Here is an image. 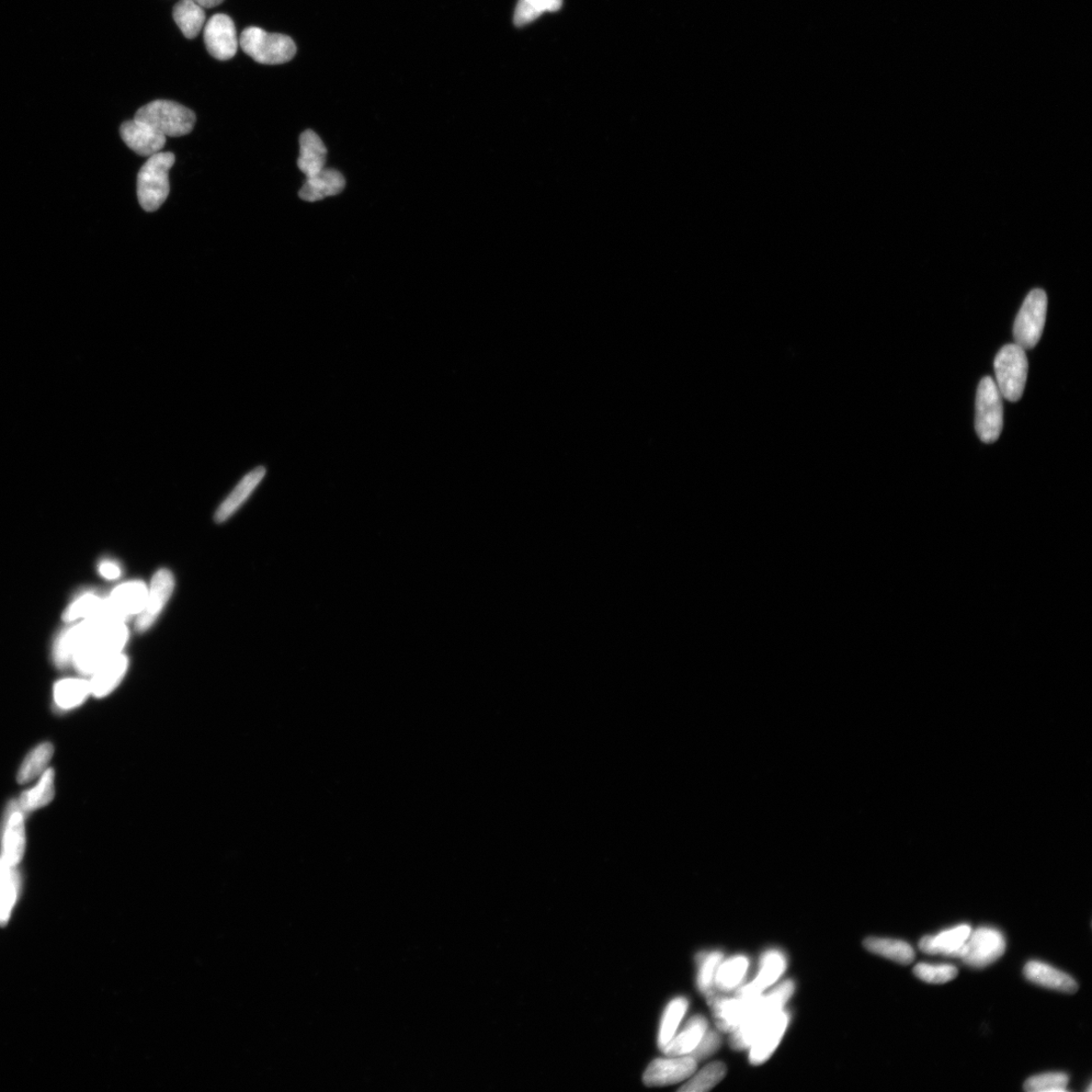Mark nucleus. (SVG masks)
<instances>
[{"label": "nucleus", "instance_id": "9b49d317", "mask_svg": "<svg viewBox=\"0 0 1092 1092\" xmlns=\"http://www.w3.org/2000/svg\"><path fill=\"white\" fill-rule=\"evenodd\" d=\"M764 996L727 998L716 993L707 996L716 1026L724 1033H733L753 1014Z\"/></svg>", "mask_w": 1092, "mask_h": 1092}, {"label": "nucleus", "instance_id": "aec40b11", "mask_svg": "<svg viewBox=\"0 0 1092 1092\" xmlns=\"http://www.w3.org/2000/svg\"><path fill=\"white\" fill-rule=\"evenodd\" d=\"M1023 975L1029 982L1053 991L1066 994H1074L1078 991V984L1071 975L1044 962H1028L1023 968Z\"/></svg>", "mask_w": 1092, "mask_h": 1092}, {"label": "nucleus", "instance_id": "79ce46f5", "mask_svg": "<svg viewBox=\"0 0 1092 1092\" xmlns=\"http://www.w3.org/2000/svg\"><path fill=\"white\" fill-rule=\"evenodd\" d=\"M99 573L108 579H116L121 576L120 567L111 562H104L99 566Z\"/></svg>", "mask_w": 1092, "mask_h": 1092}, {"label": "nucleus", "instance_id": "bb28decb", "mask_svg": "<svg viewBox=\"0 0 1092 1092\" xmlns=\"http://www.w3.org/2000/svg\"><path fill=\"white\" fill-rule=\"evenodd\" d=\"M20 891V878L15 867L0 858V927H6L10 918Z\"/></svg>", "mask_w": 1092, "mask_h": 1092}, {"label": "nucleus", "instance_id": "a19ab883", "mask_svg": "<svg viewBox=\"0 0 1092 1092\" xmlns=\"http://www.w3.org/2000/svg\"><path fill=\"white\" fill-rule=\"evenodd\" d=\"M526 2L540 8L542 13L545 11L554 13L562 8L564 0H526Z\"/></svg>", "mask_w": 1092, "mask_h": 1092}, {"label": "nucleus", "instance_id": "c9c22d12", "mask_svg": "<svg viewBox=\"0 0 1092 1092\" xmlns=\"http://www.w3.org/2000/svg\"><path fill=\"white\" fill-rule=\"evenodd\" d=\"M914 973L920 981L925 982L942 984L955 980L958 976V968L949 964L931 965L919 963L915 967Z\"/></svg>", "mask_w": 1092, "mask_h": 1092}, {"label": "nucleus", "instance_id": "f03ea898", "mask_svg": "<svg viewBox=\"0 0 1092 1092\" xmlns=\"http://www.w3.org/2000/svg\"><path fill=\"white\" fill-rule=\"evenodd\" d=\"M794 991V982L787 981L780 983L767 996H764L753 1014L732 1033V1048L738 1051L748 1049L758 1034L784 1009Z\"/></svg>", "mask_w": 1092, "mask_h": 1092}, {"label": "nucleus", "instance_id": "72a5a7b5", "mask_svg": "<svg viewBox=\"0 0 1092 1092\" xmlns=\"http://www.w3.org/2000/svg\"><path fill=\"white\" fill-rule=\"evenodd\" d=\"M722 959L723 954L720 951L704 952L697 956L699 966L697 985L699 991L705 996L715 993V976Z\"/></svg>", "mask_w": 1092, "mask_h": 1092}, {"label": "nucleus", "instance_id": "2eb2a0df", "mask_svg": "<svg viewBox=\"0 0 1092 1092\" xmlns=\"http://www.w3.org/2000/svg\"><path fill=\"white\" fill-rule=\"evenodd\" d=\"M26 849V828L24 812L17 802L9 807L3 830L2 858L8 866L16 867L24 857Z\"/></svg>", "mask_w": 1092, "mask_h": 1092}, {"label": "nucleus", "instance_id": "5701e85b", "mask_svg": "<svg viewBox=\"0 0 1092 1092\" xmlns=\"http://www.w3.org/2000/svg\"><path fill=\"white\" fill-rule=\"evenodd\" d=\"M128 666L129 659L123 654L112 657L106 664L100 666L89 682L91 694H94L97 697L107 696L108 694L119 685V682L127 672Z\"/></svg>", "mask_w": 1092, "mask_h": 1092}, {"label": "nucleus", "instance_id": "a878e982", "mask_svg": "<svg viewBox=\"0 0 1092 1092\" xmlns=\"http://www.w3.org/2000/svg\"><path fill=\"white\" fill-rule=\"evenodd\" d=\"M863 945L869 952L898 964L909 965L916 959L913 947L902 940L870 937L863 942Z\"/></svg>", "mask_w": 1092, "mask_h": 1092}, {"label": "nucleus", "instance_id": "4c0bfd02", "mask_svg": "<svg viewBox=\"0 0 1092 1092\" xmlns=\"http://www.w3.org/2000/svg\"><path fill=\"white\" fill-rule=\"evenodd\" d=\"M102 601L104 599L97 595L86 594L72 603L70 608L66 610L64 619L67 622H72L93 618L99 611Z\"/></svg>", "mask_w": 1092, "mask_h": 1092}, {"label": "nucleus", "instance_id": "b1692460", "mask_svg": "<svg viewBox=\"0 0 1092 1092\" xmlns=\"http://www.w3.org/2000/svg\"><path fill=\"white\" fill-rule=\"evenodd\" d=\"M708 1030V1020L701 1015L694 1016L679 1034H675L673 1039L664 1046L662 1051L670 1057L689 1055L696 1048Z\"/></svg>", "mask_w": 1092, "mask_h": 1092}, {"label": "nucleus", "instance_id": "20e7f679", "mask_svg": "<svg viewBox=\"0 0 1092 1092\" xmlns=\"http://www.w3.org/2000/svg\"><path fill=\"white\" fill-rule=\"evenodd\" d=\"M135 120L165 136H181L192 131L197 118L195 112L176 101L159 99L138 110Z\"/></svg>", "mask_w": 1092, "mask_h": 1092}, {"label": "nucleus", "instance_id": "dca6fc26", "mask_svg": "<svg viewBox=\"0 0 1092 1092\" xmlns=\"http://www.w3.org/2000/svg\"><path fill=\"white\" fill-rule=\"evenodd\" d=\"M788 1012L784 1009L761 1030L749 1046L748 1060L755 1066L767 1062L778 1048L789 1025Z\"/></svg>", "mask_w": 1092, "mask_h": 1092}, {"label": "nucleus", "instance_id": "ea45409f", "mask_svg": "<svg viewBox=\"0 0 1092 1092\" xmlns=\"http://www.w3.org/2000/svg\"><path fill=\"white\" fill-rule=\"evenodd\" d=\"M542 14L540 8L526 0H519L514 14V25L518 28L525 27L538 20Z\"/></svg>", "mask_w": 1092, "mask_h": 1092}, {"label": "nucleus", "instance_id": "f257e3e1", "mask_svg": "<svg viewBox=\"0 0 1092 1092\" xmlns=\"http://www.w3.org/2000/svg\"><path fill=\"white\" fill-rule=\"evenodd\" d=\"M129 639V630L124 623H115L102 628L79 647L72 663L79 672L93 675L110 659L122 654Z\"/></svg>", "mask_w": 1092, "mask_h": 1092}, {"label": "nucleus", "instance_id": "9d476101", "mask_svg": "<svg viewBox=\"0 0 1092 1092\" xmlns=\"http://www.w3.org/2000/svg\"><path fill=\"white\" fill-rule=\"evenodd\" d=\"M147 593L148 589L142 582L119 586L108 599L102 601L100 609L95 617L111 623H124L129 617L142 612Z\"/></svg>", "mask_w": 1092, "mask_h": 1092}, {"label": "nucleus", "instance_id": "e433bc0d", "mask_svg": "<svg viewBox=\"0 0 1092 1092\" xmlns=\"http://www.w3.org/2000/svg\"><path fill=\"white\" fill-rule=\"evenodd\" d=\"M1069 1076L1063 1072H1050L1033 1076L1023 1085L1028 1092H1064L1067 1090Z\"/></svg>", "mask_w": 1092, "mask_h": 1092}, {"label": "nucleus", "instance_id": "7c9ffc66", "mask_svg": "<svg viewBox=\"0 0 1092 1092\" xmlns=\"http://www.w3.org/2000/svg\"><path fill=\"white\" fill-rule=\"evenodd\" d=\"M688 1008L689 1003L685 997H677L668 1005L664 1012L661 1026H659L657 1037L659 1049H663L673 1039L682 1020L686 1015Z\"/></svg>", "mask_w": 1092, "mask_h": 1092}, {"label": "nucleus", "instance_id": "412c9836", "mask_svg": "<svg viewBox=\"0 0 1092 1092\" xmlns=\"http://www.w3.org/2000/svg\"><path fill=\"white\" fill-rule=\"evenodd\" d=\"M971 928L968 925H960L946 930H942L937 936H926L921 938L918 942V948L921 952L928 955H943L948 957H954L955 954L964 945L967 939L971 934Z\"/></svg>", "mask_w": 1092, "mask_h": 1092}, {"label": "nucleus", "instance_id": "f3484780", "mask_svg": "<svg viewBox=\"0 0 1092 1092\" xmlns=\"http://www.w3.org/2000/svg\"><path fill=\"white\" fill-rule=\"evenodd\" d=\"M120 133L124 144L140 156L150 157L162 152L166 143L164 135L135 119L124 122Z\"/></svg>", "mask_w": 1092, "mask_h": 1092}, {"label": "nucleus", "instance_id": "4468645a", "mask_svg": "<svg viewBox=\"0 0 1092 1092\" xmlns=\"http://www.w3.org/2000/svg\"><path fill=\"white\" fill-rule=\"evenodd\" d=\"M204 44L214 58L226 61L233 58L238 50L236 28L227 15L213 16L203 30Z\"/></svg>", "mask_w": 1092, "mask_h": 1092}, {"label": "nucleus", "instance_id": "a211bd4d", "mask_svg": "<svg viewBox=\"0 0 1092 1092\" xmlns=\"http://www.w3.org/2000/svg\"><path fill=\"white\" fill-rule=\"evenodd\" d=\"M786 969V959L776 950L768 951L760 959V971L753 982L739 987L737 997L752 998L763 994L766 989L775 984Z\"/></svg>", "mask_w": 1092, "mask_h": 1092}, {"label": "nucleus", "instance_id": "473e14b6", "mask_svg": "<svg viewBox=\"0 0 1092 1092\" xmlns=\"http://www.w3.org/2000/svg\"><path fill=\"white\" fill-rule=\"evenodd\" d=\"M54 754V748L50 743H44L33 748L20 768L18 781L25 784L36 779L47 768Z\"/></svg>", "mask_w": 1092, "mask_h": 1092}, {"label": "nucleus", "instance_id": "6ab92c4d", "mask_svg": "<svg viewBox=\"0 0 1092 1092\" xmlns=\"http://www.w3.org/2000/svg\"><path fill=\"white\" fill-rule=\"evenodd\" d=\"M345 188V178L336 169L324 168L320 173L306 177L299 196L306 202H318L339 195Z\"/></svg>", "mask_w": 1092, "mask_h": 1092}, {"label": "nucleus", "instance_id": "ddd939ff", "mask_svg": "<svg viewBox=\"0 0 1092 1092\" xmlns=\"http://www.w3.org/2000/svg\"><path fill=\"white\" fill-rule=\"evenodd\" d=\"M175 585V577L166 568L159 570L154 575L151 587L148 590L144 609L136 622V631L145 632L152 627L172 597Z\"/></svg>", "mask_w": 1092, "mask_h": 1092}, {"label": "nucleus", "instance_id": "7ed1b4c3", "mask_svg": "<svg viewBox=\"0 0 1092 1092\" xmlns=\"http://www.w3.org/2000/svg\"><path fill=\"white\" fill-rule=\"evenodd\" d=\"M176 162L170 152H159L148 159L136 179V193L146 212H155L165 202L169 191V172Z\"/></svg>", "mask_w": 1092, "mask_h": 1092}, {"label": "nucleus", "instance_id": "1a4fd4ad", "mask_svg": "<svg viewBox=\"0 0 1092 1092\" xmlns=\"http://www.w3.org/2000/svg\"><path fill=\"white\" fill-rule=\"evenodd\" d=\"M1006 948V939L998 930L982 927L971 931L954 957L973 968H985L996 962L1005 954Z\"/></svg>", "mask_w": 1092, "mask_h": 1092}, {"label": "nucleus", "instance_id": "f8f14e48", "mask_svg": "<svg viewBox=\"0 0 1092 1092\" xmlns=\"http://www.w3.org/2000/svg\"><path fill=\"white\" fill-rule=\"evenodd\" d=\"M659 1058L647 1067L644 1074L646 1086H667L682 1083L696 1072L697 1062L689 1055Z\"/></svg>", "mask_w": 1092, "mask_h": 1092}, {"label": "nucleus", "instance_id": "c85d7f7f", "mask_svg": "<svg viewBox=\"0 0 1092 1092\" xmlns=\"http://www.w3.org/2000/svg\"><path fill=\"white\" fill-rule=\"evenodd\" d=\"M54 780V771L46 770L36 786L21 794L17 802L20 809L24 812H32L49 804L55 796Z\"/></svg>", "mask_w": 1092, "mask_h": 1092}, {"label": "nucleus", "instance_id": "c756f323", "mask_svg": "<svg viewBox=\"0 0 1092 1092\" xmlns=\"http://www.w3.org/2000/svg\"><path fill=\"white\" fill-rule=\"evenodd\" d=\"M89 682L82 679H64L54 688V700L61 709H72L81 705L90 694Z\"/></svg>", "mask_w": 1092, "mask_h": 1092}, {"label": "nucleus", "instance_id": "393cba45", "mask_svg": "<svg viewBox=\"0 0 1092 1092\" xmlns=\"http://www.w3.org/2000/svg\"><path fill=\"white\" fill-rule=\"evenodd\" d=\"M326 146L314 131L306 130L300 138L298 166L306 177L313 176L325 168Z\"/></svg>", "mask_w": 1092, "mask_h": 1092}, {"label": "nucleus", "instance_id": "cd10ccee", "mask_svg": "<svg viewBox=\"0 0 1092 1092\" xmlns=\"http://www.w3.org/2000/svg\"><path fill=\"white\" fill-rule=\"evenodd\" d=\"M174 19L185 37L195 39L206 21V13L192 0H180L174 8Z\"/></svg>", "mask_w": 1092, "mask_h": 1092}, {"label": "nucleus", "instance_id": "0eeeda50", "mask_svg": "<svg viewBox=\"0 0 1092 1092\" xmlns=\"http://www.w3.org/2000/svg\"><path fill=\"white\" fill-rule=\"evenodd\" d=\"M1004 427V406L995 382L985 377L976 394L975 429L978 437L987 445L997 441Z\"/></svg>", "mask_w": 1092, "mask_h": 1092}, {"label": "nucleus", "instance_id": "f704fd0d", "mask_svg": "<svg viewBox=\"0 0 1092 1092\" xmlns=\"http://www.w3.org/2000/svg\"><path fill=\"white\" fill-rule=\"evenodd\" d=\"M727 1068L722 1062H713L705 1066L688 1083L682 1086L681 1092H707L718 1086L726 1075Z\"/></svg>", "mask_w": 1092, "mask_h": 1092}, {"label": "nucleus", "instance_id": "4be33fe9", "mask_svg": "<svg viewBox=\"0 0 1092 1092\" xmlns=\"http://www.w3.org/2000/svg\"><path fill=\"white\" fill-rule=\"evenodd\" d=\"M266 474V470L264 466H258V468L246 474L240 483L235 487L231 494L226 498L218 510L215 511L214 521L220 525V523L229 519L245 503V500L252 496L256 487L264 480Z\"/></svg>", "mask_w": 1092, "mask_h": 1092}, {"label": "nucleus", "instance_id": "2f4dec72", "mask_svg": "<svg viewBox=\"0 0 1092 1092\" xmlns=\"http://www.w3.org/2000/svg\"><path fill=\"white\" fill-rule=\"evenodd\" d=\"M748 959L745 956H735L725 962H722L715 976V988L722 992H731L744 980L748 969Z\"/></svg>", "mask_w": 1092, "mask_h": 1092}, {"label": "nucleus", "instance_id": "37998d69", "mask_svg": "<svg viewBox=\"0 0 1092 1092\" xmlns=\"http://www.w3.org/2000/svg\"><path fill=\"white\" fill-rule=\"evenodd\" d=\"M192 2H195L202 8H213L220 6L224 0H192Z\"/></svg>", "mask_w": 1092, "mask_h": 1092}, {"label": "nucleus", "instance_id": "39448f33", "mask_svg": "<svg viewBox=\"0 0 1092 1092\" xmlns=\"http://www.w3.org/2000/svg\"><path fill=\"white\" fill-rule=\"evenodd\" d=\"M239 44L254 60L266 65L287 63L297 53V46L289 36L269 33L257 27L245 29Z\"/></svg>", "mask_w": 1092, "mask_h": 1092}, {"label": "nucleus", "instance_id": "58836bf2", "mask_svg": "<svg viewBox=\"0 0 1092 1092\" xmlns=\"http://www.w3.org/2000/svg\"><path fill=\"white\" fill-rule=\"evenodd\" d=\"M722 1040L721 1034L714 1030H708L701 1041L689 1056L696 1062L708 1060L721 1048Z\"/></svg>", "mask_w": 1092, "mask_h": 1092}, {"label": "nucleus", "instance_id": "6e6552de", "mask_svg": "<svg viewBox=\"0 0 1092 1092\" xmlns=\"http://www.w3.org/2000/svg\"><path fill=\"white\" fill-rule=\"evenodd\" d=\"M1048 298L1043 290H1033L1023 302L1016 318L1014 337L1022 349H1032L1039 344L1046 323Z\"/></svg>", "mask_w": 1092, "mask_h": 1092}, {"label": "nucleus", "instance_id": "423d86ee", "mask_svg": "<svg viewBox=\"0 0 1092 1092\" xmlns=\"http://www.w3.org/2000/svg\"><path fill=\"white\" fill-rule=\"evenodd\" d=\"M997 388L1009 402L1021 399L1026 388L1029 363L1025 349L1008 344L1001 348L994 359Z\"/></svg>", "mask_w": 1092, "mask_h": 1092}]
</instances>
